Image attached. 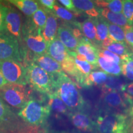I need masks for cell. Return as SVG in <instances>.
<instances>
[{
  "instance_id": "8d00e7d4",
  "label": "cell",
  "mask_w": 133,
  "mask_h": 133,
  "mask_svg": "<svg viewBox=\"0 0 133 133\" xmlns=\"http://www.w3.org/2000/svg\"><path fill=\"white\" fill-rule=\"evenodd\" d=\"M125 30V41L133 49V26H128L124 28Z\"/></svg>"
},
{
  "instance_id": "d4e9b609",
  "label": "cell",
  "mask_w": 133,
  "mask_h": 133,
  "mask_svg": "<svg viewBox=\"0 0 133 133\" xmlns=\"http://www.w3.org/2000/svg\"><path fill=\"white\" fill-rule=\"evenodd\" d=\"M102 86L105 92L108 91L119 92V91H125L127 85H126L125 82L120 78L111 75L108 76L105 83Z\"/></svg>"
},
{
  "instance_id": "4dcf8cb0",
  "label": "cell",
  "mask_w": 133,
  "mask_h": 133,
  "mask_svg": "<svg viewBox=\"0 0 133 133\" xmlns=\"http://www.w3.org/2000/svg\"><path fill=\"white\" fill-rule=\"evenodd\" d=\"M47 16L46 10L41 8H39L37 11L32 16L33 22L37 27L40 29L41 31L43 30L45 26Z\"/></svg>"
},
{
  "instance_id": "277c9868",
  "label": "cell",
  "mask_w": 133,
  "mask_h": 133,
  "mask_svg": "<svg viewBox=\"0 0 133 133\" xmlns=\"http://www.w3.org/2000/svg\"><path fill=\"white\" fill-rule=\"evenodd\" d=\"M47 105L35 99H30L18 113V115L31 125L40 126L45 123L51 114Z\"/></svg>"
},
{
  "instance_id": "9c48e42d",
  "label": "cell",
  "mask_w": 133,
  "mask_h": 133,
  "mask_svg": "<svg viewBox=\"0 0 133 133\" xmlns=\"http://www.w3.org/2000/svg\"><path fill=\"white\" fill-rule=\"evenodd\" d=\"M57 38L62 44L71 52H75L82 37L79 30L73 29L70 26L62 25L58 27Z\"/></svg>"
},
{
  "instance_id": "484cf974",
  "label": "cell",
  "mask_w": 133,
  "mask_h": 133,
  "mask_svg": "<svg viewBox=\"0 0 133 133\" xmlns=\"http://www.w3.org/2000/svg\"><path fill=\"white\" fill-rule=\"evenodd\" d=\"M107 74L102 70L92 71L86 79L85 87L103 85L108 78Z\"/></svg>"
},
{
  "instance_id": "4fadbf2b",
  "label": "cell",
  "mask_w": 133,
  "mask_h": 133,
  "mask_svg": "<svg viewBox=\"0 0 133 133\" xmlns=\"http://www.w3.org/2000/svg\"><path fill=\"white\" fill-rule=\"evenodd\" d=\"M46 54L59 62L61 65L71 57L69 50L57 38L48 44Z\"/></svg>"
},
{
  "instance_id": "cb8c5ba5",
  "label": "cell",
  "mask_w": 133,
  "mask_h": 133,
  "mask_svg": "<svg viewBox=\"0 0 133 133\" xmlns=\"http://www.w3.org/2000/svg\"><path fill=\"white\" fill-rule=\"evenodd\" d=\"M97 64L99 67L102 69L106 74L116 76L122 74L120 65L112 61H108L101 57H98Z\"/></svg>"
},
{
  "instance_id": "e0dca14e",
  "label": "cell",
  "mask_w": 133,
  "mask_h": 133,
  "mask_svg": "<svg viewBox=\"0 0 133 133\" xmlns=\"http://www.w3.org/2000/svg\"><path fill=\"white\" fill-rule=\"evenodd\" d=\"M102 102L107 109L111 110H119L126 107L123 97L120 92L117 91L105 92Z\"/></svg>"
},
{
  "instance_id": "52a82bcc",
  "label": "cell",
  "mask_w": 133,
  "mask_h": 133,
  "mask_svg": "<svg viewBox=\"0 0 133 133\" xmlns=\"http://www.w3.org/2000/svg\"><path fill=\"white\" fill-rule=\"evenodd\" d=\"M24 36L26 46L33 53L36 55L46 54L48 44L43 37L41 30L35 25H28L24 30Z\"/></svg>"
},
{
  "instance_id": "1f68e13d",
  "label": "cell",
  "mask_w": 133,
  "mask_h": 133,
  "mask_svg": "<svg viewBox=\"0 0 133 133\" xmlns=\"http://www.w3.org/2000/svg\"><path fill=\"white\" fill-rule=\"evenodd\" d=\"M123 14L127 20L129 26H133V1H123Z\"/></svg>"
},
{
  "instance_id": "4316f807",
  "label": "cell",
  "mask_w": 133,
  "mask_h": 133,
  "mask_svg": "<svg viewBox=\"0 0 133 133\" xmlns=\"http://www.w3.org/2000/svg\"><path fill=\"white\" fill-rule=\"evenodd\" d=\"M109 38L114 42L126 43L125 30L123 27L110 24L107 22Z\"/></svg>"
},
{
  "instance_id": "8992f818",
  "label": "cell",
  "mask_w": 133,
  "mask_h": 133,
  "mask_svg": "<svg viewBox=\"0 0 133 133\" xmlns=\"http://www.w3.org/2000/svg\"><path fill=\"white\" fill-rule=\"evenodd\" d=\"M0 71L8 83L26 85V70L20 61H0Z\"/></svg>"
},
{
  "instance_id": "ee69618b",
  "label": "cell",
  "mask_w": 133,
  "mask_h": 133,
  "mask_svg": "<svg viewBox=\"0 0 133 133\" xmlns=\"http://www.w3.org/2000/svg\"><path fill=\"white\" fill-rule=\"evenodd\" d=\"M130 58L133 61V52H131L130 54Z\"/></svg>"
},
{
  "instance_id": "f35d334b",
  "label": "cell",
  "mask_w": 133,
  "mask_h": 133,
  "mask_svg": "<svg viewBox=\"0 0 133 133\" xmlns=\"http://www.w3.org/2000/svg\"><path fill=\"white\" fill-rule=\"evenodd\" d=\"M40 4L42 5L43 7L45 8L46 11H52L54 9V6L56 4V1L54 0H40L38 1Z\"/></svg>"
},
{
  "instance_id": "7402d4cb",
  "label": "cell",
  "mask_w": 133,
  "mask_h": 133,
  "mask_svg": "<svg viewBox=\"0 0 133 133\" xmlns=\"http://www.w3.org/2000/svg\"><path fill=\"white\" fill-rule=\"evenodd\" d=\"M9 2L28 16H32L39 9L37 1L32 0H11Z\"/></svg>"
},
{
  "instance_id": "ab89813d",
  "label": "cell",
  "mask_w": 133,
  "mask_h": 133,
  "mask_svg": "<svg viewBox=\"0 0 133 133\" xmlns=\"http://www.w3.org/2000/svg\"><path fill=\"white\" fill-rule=\"evenodd\" d=\"M125 91H126L129 96H130L131 97H133V83H130L128 85H127Z\"/></svg>"
},
{
  "instance_id": "30bf717a",
  "label": "cell",
  "mask_w": 133,
  "mask_h": 133,
  "mask_svg": "<svg viewBox=\"0 0 133 133\" xmlns=\"http://www.w3.org/2000/svg\"><path fill=\"white\" fill-rule=\"evenodd\" d=\"M68 116L75 127L79 130L89 132L96 131L95 121L84 112H71Z\"/></svg>"
},
{
  "instance_id": "f1b7e54d",
  "label": "cell",
  "mask_w": 133,
  "mask_h": 133,
  "mask_svg": "<svg viewBox=\"0 0 133 133\" xmlns=\"http://www.w3.org/2000/svg\"><path fill=\"white\" fill-rule=\"evenodd\" d=\"M52 11H54V14L56 15L57 17L62 19L63 21L67 22L72 23L74 24H75L77 22L76 21V16L75 14L62 6H60L57 3L54 6Z\"/></svg>"
},
{
  "instance_id": "5bb4252c",
  "label": "cell",
  "mask_w": 133,
  "mask_h": 133,
  "mask_svg": "<svg viewBox=\"0 0 133 133\" xmlns=\"http://www.w3.org/2000/svg\"><path fill=\"white\" fill-rule=\"evenodd\" d=\"M75 52L85 58L91 65L98 67V48H96L85 38H83L76 47Z\"/></svg>"
},
{
  "instance_id": "44dd1931",
  "label": "cell",
  "mask_w": 133,
  "mask_h": 133,
  "mask_svg": "<svg viewBox=\"0 0 133 133\" xmlns=\"http://www.w3.org/2000/svg\"><path fill=\"white\" fill-rule=\"evenodd\" d=\"M100 16L110 24L126 27L129 26L128 23L123 13H116L110 11L106 8H99Z\"/></svg>"
},
{
  "instance_id": "b9f144b4",
  "label": "cell",
  "mask_w": 133,
  "mask_h": 133,
  "mask_svg": "<svg viewBox=\"0 0 133 133\" xmlns=\"http://www.w3.org/2000/svg\"><path fill=\"white\" fill-rule=\"evenodd\" d=\"M8 84V82L6 81V79H4V76H3L2 74H1V72L0 71V89H1V88L4 87L5 85H6V84Z\"/></svg>"
},
{
  "instance_id": "60d3db41",
  "label": "cell",
  "mask_w": 133,
  "mask_h": 133,
  "mask_svg": "<svg viewBox=\"0 0 133 133\" xmlns=\"http://www.w3.org/2000/svg\"><path fill=\"white\" fill-rule=\"evenodd\" d=\"M128 101L129 102V115L133 118V98L131 97H128Z\"/></svg>"
},
{
  "instance_id": "83f0119b",
  "label": "cell",
  "mask_w": 133,
  "mask_h": 133,
  "mask_svg": "<svg viewBox=\"0 0 133 133\" xmlns=\"http://www.w3.org/2000/svg\"><path fill=\"white\" fill-rule=\"evenodd\" d=\"M94 2L99 8H106L116 13L123 12V1L121 0H97Z\"/></svg>"
},
{
  "instance_id": "d590c367",
  "label": "cell",
  "mask_w": 133,
  "mask_h": 133,
  "mask_svg": "<svg viewBox=\"0 0 133 133\" xmlns=\"http://www.w3.org/2000/svg\"><path fill=\"white\" fill-rule=\"evenodd\" d=\"M8 8L0 3V33L4 31L5 29V19Z\"/></svg>"
},
{
  "instance_id": "f546056e",
  "label": "cell",
  "mask_w": 133,
  "mask_h": 133,
  "mask_svg": "<svg viewBox=\"0 0 133 133\" xmlns=\"http://www.w3.org/2000/svg\"><path fill=\"white\" fill-rule=\"evenodd\" d=\"M73 58H74L75 63L76 67L79 73L85 77H87L92 71L98 68L97 66L91 65L90 63L87 62L86 61L78 59L77 58L75 57H73Z\"/></svg>"
},
{
  "instance_id": "ba28073f",
  "label": "cell",
  "mask_w": 133,
  "mask_h": 133,
  "mask_svg": "<svg viewBox=\"0 0 133 133\" xmlns=\"http://www.w3.org/2000/svg\"><path fill=\"white\" fill-rule=\"evenodd\" d=\"M21 61L18 39L9 33H0V61Z\"/></svg>"
},
{
  "instance_id": "e575fe53",
  "label": "cell",
  "mask_w": 133,
  "mask_h": 133,
  "mask_svg": "<svg viewBox=\"0 0 133 133\" xmlns=\"http://www.w3.org/2000/svg\"><path fill=\"white\" fill-rule=\"evenodd\" d=\"M11 112L9 108L0 98V124L4 123V121L9 118Z\"/></svg>"
},
{
  "instance_id": "6da1fadb",
  "label": "cell",
  "mask_w": 133,
  "mask_h": 133,
  "mask_svg": "<svg viewBox=\"0 0 133 133\" xmlns=\"http://www.w3.org/2000/svg\"><path fill=\"white\" fill-rule=\"evenodd\" d=\"M55 91L71 112H84L88 105L78 88L64 71L53 78Z\"/></svg>"
},
{
  "instance_id": "7c38bea8",
  "label": "cell",
  "mask_w": 133,
  "mask_h": 133,
  "mask_svg": "<svg viewBox=\"0 0 133 133\" xmlns=\"http://www.w3.org/2000/svg\"><path fill=\"white\" fill-rule=\"evenodd\" d=\"M4 30L17 39H21L22 30L21 16L19 12L14 9H8Z\"/></svg>"
},
{
  "instance_id": "836d02e7",
  "label": "cell",
  "mask_w": 133,
  "mask_h": 133,
  "mask_svg": "<svg viewBox=\"0 0 133 133\" xmlns=\"http://www.w3.org/2000/svg\"><path fill=\"white\" fill-rule=\"evenodd\" d=\"M98 56L99 57L104 58L108 61H112L120 65L123 62V59L120 57L104 48H98Z\"/></svg>"
},
{
  "instance_id": "603a6c76",
  "label": "cell",
  "mask_w": 133,
  "mask_h": 133,
  "mask_svg": "<svg viewBox=\"0 0 133 133\" xmlns=\"http://www.w3.org/2000/svg\"><path fill=\"white\" fill-rule=\"evenodd\" d=\"M94 21H95L97 39L100 43V46H101L103 43L105 42L110 39L107 21L101 16L94 19Z\"/></svg>"
},
{
  "instance_id": "ffe728a7",
  "label": "cell",
  "mask_w": 133,
  "mask_h": 133,
  "mask_svg": "<svg viewBox=\"0 0 133 133\" xmlns=\"http://www.w3.org/2000/svg\"><path fill=\"white\" fill-rule=\"evenodd\" d=\"M48 103L51 111H53L58 115H64L69 116L71 112L66 107V105L58 96L56 91L48 94Z\"/></svg>"
},
{
  "instance_id": "8fae6325",
  "label": "cell",
  "mask_w": 133,
  "mask_h": 133,
  "mask_svg": "<svg viewBox=\"0 0 133 133\" xmlns=\"http://www.w3.org/2000/svg\"><path fill=\"white\" fill-rule=\"evenodd\" d=\"M33 60L35 64L46 71L52 78L64 71L61 64L48 54L36 55Z\"/></svg>"
},
{
  "instance_id": "7a4b0ae2",
  "label": "cell",
  "mask_w": 133,
  "mask_h": 133,
  "mask_svg": "<svg viewBox=\"0 0 133 133\" xmlns=\"http://www.w3.org/2000/svg\"><path fill=\"white\" fill-rule=\"evenodd\" d=\"M95 123L99 133H128V120L123 114L105 113L97 116Z\"/></svg>"
},
{
  "instance_id": "ac0fdd59",
  "label": "cell",
  "mask_w": 133,
  "mask_h": 133,
  "mask_svg": "<svg viewBox=\"0 0 133 133\" xmlns=\"http://www.w3.org/2000/svg\"><path fill=\"white\" fill-rule=\"evenodd\" d=\"M75 7L79 13H84L89 18L96 19L100 16L99 8L96 6L94 1L91 0H72Z\"/></svg>"
},
{
  "instance_id": "d6a6232c",
  "label": "cell",
  "mask_w": 133,
  "mask_h": 133,
  "mask_svg": "<svg viewBox=\"0 0 133 133\" xmlns=\"http://www.w3.org/2000/svg\"><path fill=\"white\" fill-rule=\"evenodd\" d=\"M121 73L129 81H133V61L131 58L123 61L121 65Z\"/></svg>"
},
{
  "instance_id": "7bdbcfd3",
  "label": "cell",
  "mask_w": 133,
  "mask_h": 133,
  "mask_svg": "<svg viewBox=\"0 0 133 133\" xmlns=\"http://www.w3.org/2000/svg\"><path fill=\"white\" fill-rule=\"evenodd\" d=\"M52 133H79V132H65V131H64V132H52Z\"/></svg>"
},
{
  "instance_id": "3957f363",
  "label": "cell",
  "mask_w": 133,
  "mask_h": 133,
  "mask_svg": "<svg viewBox=\"0 0 133 133\" xmlns=\"http://www.w3.org/2000/svg\"><path fill=\"white\" fill-rule=\"evenodd\" d=\"M26 70L27 83L35 90L47 94L54 92V79L40 66L32 62L26 68Z\"/></svg>"
},
{
  "instance_id": "5b68a950",
  "label": "cell",
  "mask_w": 133,
  "mask_h": 133,
  "mask_svg": "<svg viewBox=\"0 0 133 133\" xmlns=\"http://www.w3.org/2000/svg\"><path fill=\"white\" fill-rule=\"evenodd\" d=\"M0 95L8 104L22 109L31 99L30 91L25 85L8 83L0 89Z\"/></svg>"
},
{
  "instance_id": "d6986e66",
  "label": "cell",
  "mask_w": 133,
  "mask_h": 133,
  "mask_svg": "<svg viewBox=\"0 0 133 133\" xmlns=\"http://www.w3.org/2000/svg\"><path fill=\"white\" fill-rule=\"evenodd\" d=\"M101 48H104L114 53L120 57L123 61L130 58L131 52L129 51L126 43L114 42L110 39H109L105 42L102 43Z\"/></svg>"
},
{
  "instance_id": "9a60e30c",
  "label": "cell",
  "mask_w": 133,
  "mask_h": 133,
  "mask_svg": "<svg viewBox=\"0 0 133 133\" xmlns=\"http://www.w3.org/2000/svg\"><path fill=\"white\" fill-rule=\"evenodd\" d=\"M82 31L83 35L86 39L95 46L96 48H100V43L98 41L97 33H96V29L94 19L88 18L82 22H76L75 24Z\"/></svg>"
},
{
  "instance_id": "2e32d148",
  "label": "cell",
  "mask_w": 133,
  "mask_h": 133,
  "mask_svg": "<svg viewBox=\"0 0 133 133\" xmlns=\"http://www.w3.org/2000/svg\"><path fill=\"white\" fill-rule=\"evenodd\" d=\"M48 16L42 34L48 44L57 38L58 30V22L57 17L52 11H46Z\"/></svg>"
},
{
  "instance_id": "74e56055",
  "label": "cell",
  "mask_w": 133,
  "mask_h": 133,
  "mask_svg": "<svg viewBox=\"0 0 133 133\" xmlns=\"http://www.w3.org/2000/svg\"><path fill=\"white\" fill-rule=\"evenodd\" d=\"M58 2L60 4H62L65 8V9L69 10L70 12L71 11L74 12L76 16H79V14H81L76 10L75 7L74 3L72 2V0H59Z\"/></svg>"
}]
</instances>
